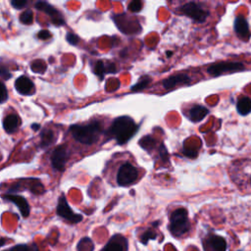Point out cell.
Masks as SVG:
<instances>
[{
    "label": "cell",
    "mask_w": 251,
    "mask_h": 251,
    "mask_svg": "<svg viewBox=\"0 0 251 251\" xmlns=\"http://www.w3.org/2000/svg\"><path fill=\"white\" fill-rule=\"evenodd\" d=\"M93 250H94V243L89 237L81 238L76 245V251H93Z\"/></svg>",
    "instance_id": "obj_22"
},
{
    "label": "cell",
    "mask_w": 251,
    "mask_h": 251,
    "mask_svg": "<svg viewBox=\"0 0 251 251\" xmlns=\"http://www.w3.org/2000/svg\"><path fill=\"white\" fill-rule=\"evenodd\" d=\"M236 110L241 116H246L251 113V99L248 97L240 98L236 103Z\"/></svg>",
    "instance_id": "obj_21"
},
{
    "label": "cell",
    "mask_w": 251,
    "mask_h": 251,
    "mask_svg": "<svg viewBox=\"0 0 251 251\" xmlns=\"http://www.w3.org/2000/svg\"><path fill=\"white\" fill-rule=\"evenodd\" d=\"M34 7L39 10V11H42L46 14H48L52 20V24L57 25V26H60V25H65V20L63 19L61 13L56 9L54 8L51 4L45 2V1H37L35 4H34Z\"/></svg>",
    "instance_id": "obj_10"
},
{
    "label": "cell",
    "mask_w": 251,
    "mask_h": 251,
    "mask_svg": "<svg viewBox=\"0 0 251 251\" xmlns=\"http://www.w3.org/2000/svg\"><path fill=\"white\" fill-rule=\"evenodd\" d=\"M7 99H8V92L5 84L1 81L0 82V102L4 103Z\"/></svg>",
    "instance_id": "obj_31"
},
{
    "label": "cell",
    "mask_w": 251,
    "mask_h": 251,
    "mask_svg": "<svg viewBox=\"0 0 251 251\" xmlns=\"http://www.w3.org/2000/svg\"><path fill=\"white\" fill-rule=\"evenodd\" d=\"M180 11L193 21L197 23H203L209 16V12L203 9L198 3L187 2L180 7Z\"/></svg>",
    "instance_id": "obj_7"
},
{
    "label": "cell",
    "mask_w": 251,
    "mask_h": 251,
    "mask_svg": "<svg viewBox=\"0 0 251 251\" xmlns=\"http://www.w3.org/2000/svg\"><path fill=\"white\" fill-rule=\"evenodd\" d=\"M116 66L113 63H104L103 61H97L94 69H93V73L98 75L100 77V79H102L104 77L105 74L108 73H116Z\"/></svg>",
    "instance_id": "obj_17"
},
{
    "label": "cell",
    "mask_w": 251,
    "mask_h": 251,
    "mask_svg": "<svg viewBox=\"0 0 251 251\" xmlns=\"http://www.w3.org/2000/svg\"><path fill=\"white\" fill-rule=\"evenodd\" d=\"M20 21L24 25H30L33 21V15H32L31 10L27 9V10L24 11L20 16Z\"/></svg>",
    "instance_id": "obj_25"
},
{
    "label": "cell",
    "mask_w": 251,
    "mask_h": 251,
    "mask_svg": "<svg viewBox=\"0 0 251 251\" xmlns=\"http://www.w3.org/2000/svg\"><path fill=\"white\" fill-rule=\"evenodd\" d=\"M208 114H209V110L202 105H194L188 111L189 119L194 123L202 121Z\"/></svg>",
    "instance_id": "obj_19"
},
{
    "label": "cell",
    "mask_w": 251,
    "mask_h": 251,
    "mask_svg": "<svg viewBox=\"0 0 251 251\" xmlns=\"http://www.w3.org/2000/svg\"><path fill=\"white\" fill-rule=\"evenodd\" d=\"M172 54H173V52H172V51H168V52H167V56H168V57H171V56H172Z\"/></svg>",
    "instance_id": "obj_39"
},
{
    "label": "cell",
    "mask_w": 251,
    "mask_h": 251,
    "mask_svg": "<svg viewBox=\"0 0 251 251\" xmlns=\"http://www.w3.org/2000/svg\"><path fill=\"white\" fill-rule=\"evenodd\" d=\"M69 156L70 152L66 145L62 144L57 146L51 155L52 167L59 172H63L65 170V166L69 159Z\"/></svg>",
    "instance_id": "obj_9"
},
{
    "label": "cell",
    "mask_w": 251,
    "mask_h": 251,
    "mask_svg": "<svg viewBox=\"0 0 251 251\" xmlns=\"http://www.w3.org/2000/svg\"><path fill=\"white\" fill-rule=\"evenodd\" d=\"M138 130V126L135 124L133 119L128 116H121L116 118L107 134L115 138L117 143L123 145L126 143Z\"/></svg>",
    "instance_id": "obj_1"
},
{
    "label": "cell",
    "mask_w": 251,
    "mask_h": 251,
    "mask_svg": "<svg viewBox=\"0 0 251 251\" xmlns=\"http://www.w3.org/2000/svg\"><path fill=\"white\" fill-rule=\"evenodd\" d=\"M20 124H21V120L19 116L16 114H10L4 119L3 127L6 132L13 133L18 129Z\"/></svg>",
    "instance_id": "obj_18"
},
{
    "label": "cell",
    "mask_w": 251,
    "mask_h": 251,
    "mask_svg": "<svg viewBox=\"0 0 251 251\" xmlns=\"http://www.w3.org/2000/svg\"><path fill=\"white\" fill-rule=\"evenodd\" d=\"M3 198L8 200V201L13 202L19 208V210H20V212H21V214L24 218L28 217L30 209H29V205H28V203H27V201L25 197H23L21 195H18V194L8 193V194L3 195Z\"/></svg>",
    "instance_id": "obj_12"
},
{
    "label": "cell",
    "mask_w": 251,
    "mask_h": 251,
    "mask_svg": "<svg viewBox=\"0 0 251 251\" xmlns=\"http://www.w3.org/2000/svg\"><path fill=\"white\" fill-rule=\"evenodd\" d=\"M31 128L34 130V131H37L39 128H40V126L38 124H32L31 125Z\"/></svg>",
    "instance_id": "obj_37"
},
{
    "label": "cell",
    "mask_w": 251,
    "mask_h": 251,
    "mask_svg": "<svg viewBox=\"0 0 251 251\" xmlns=\"http://www.w3.org/2000/svg\"><path fill=\"white\" fill-rule=\"evenodd\" d=\"M183 154L188 158H196L198 155L197 150L194 149H183Z\"/></svg>",
    "instance_id": "obj_34"
},
{
    "label": "cell",
    "mask_w": 251,
    "mask_h": 251,
    "mask_svg": "<svg viewBox=\"0 0 251 251\" xmlns=\"http://www.w3.org/2000/svg\"><path fill=\"white\" fill-rule=\"evenodd\" d=\"M11 76H12V74L4 66H1V77L3 79H9Z\"/></svg>",
    "instance_id": "obj_35"
},
{
    "label": "cell",
    "mask_w": 251,
    "mask_h": 251,
    "mask_svg": "<svg viewBox=\"0 0 251 251\" xmlns=\"http://www.w3.org/2000/svg\"><path fill=\"white\" fill-rule=\"evenodd\" d=\"M30 251H39V249L35 244H32L30 245Z\"/></svg>",
    "instance_id": "obj_38"
},
{
    "label": "cell",
    "mask_w": 251,
    "mask_h": 251,
    "mask_svg": "<svg viewBox=\"0 0 251 251\" xmlns=\"http://www.w3.org/2000/svg\"><path fill=\"white\" fill-rule=\"evenodd\" d=\"M159 154H160V157L162 158V160L165 162H169V154H168V151H167V148L165 147L164 144H161L160 147H159Z\"/></svg>",
    "instance_id": "obj_32"
},
{
    "label": "cell",
    "mask_w": 251,
    "mask_h": 251,
    "mask_svg": "<svg viewBox=\"0 0 251 251\" xmlns=\"http://www.w3.org/2000/svg\"><path fill=\"white\" fill-rule=\"evenodd\" d=\"M141 9H142V2L139 1V0L131 1V2L128 4V10L131 11V12H133V13H137V12H139Z\"/></svg>",
    "instance_id": "obj_28"
},
{
    "label": "cell",
    "mask_w": 251,
    "mask_h": 251,
    "mask_svg": "<svg viewBox=\"0 0 251 251\" xmlns=\"http://www.w3.org/2000/svg\"><path fill=\"white\" fill-rule=\"evenodd\" d=\"M156 144H157L156 139L153 138V137L150 136V135H145L144 137H142V138L139 140V145H140L143 149H145V150H147V151L152 150L153 148H155Z\"/></svg>",
    "instance_id": "obj_23"
},
{
    "label": "cell",
    "mask_w": 251,
    "mask_h": 251,
    "mask_svg": "<svg viewBox=\"0 0 251 251\" xmlns=\"http://www.w3.org/2000/svg\"><path fill=\"white\" fill-rule=\"evenodd\" d=\"M50 36H51V33H50L48 30H40V31L37 33V37H38L39 39H42V40L47 39V38H49Z\"/></svg>",
    "instance_id": "obj_36"
},
{
    "label": "cell",
    "mask_w": 251,
    "mask_h": 251,
    "mask_svg": "<svg viewBox=\"0 0 251 251\" xmlns=\"http://www.w3.org/2000/svg\"><path fill=\"white\" fill-rule=\"evenodd\" d=\"M206 243L212 251H226V248H227L226 239L223 236H220L217 234L210 235L206 239Z\"/></svg>",
    "instance_id": "obj_16"
},
{
    "label": "cell",
    "mask_w": 251,
    "mask_h": 251,
    "mask_svg": "<svg viewBox=\"0 0 251 251\" xmlns=\"http://www.w3.org/2000/svg\"><path fill=\"white\" fill-rule=\"evenodd\" d=\"M233 27H234V31L238 37H240L244 41L249 40V38L251 36L250 30H249V25L243 17L238 16L235 18Z\"/></svg>",
    "instance_id": "obj_14"
},
{
    "label": "cell",
    "mask_w": 251,
    "mask_h": 251,
    "mask_svg": "<svg viewBox=\"0 0 251 251\" xmlns=\"http://www.w3.org/2000/svg\"><path fill=\"white\" fill-rule=\"evenodd\" d=\"M138 178V171L130 163L123 164L117 174V182L121 186L133 183Z\"/></svg>",
    "instance_id": "obj_5"
},
{
    "label": "cell",
    "mask_w": 251,
    "mask_h": 251,
    "mask_svg": "<svg viewBox=\"0 0 251 251\" xmlns=\"http://www.w3.org/2000/svg\"><path fill=\"white\" fill-rule=\"evenodd\" d=\"M16 90L23 95H29L34 92V84L33 82L25 75L19 76L15 81Z\"/></svg>",
    "instance_id": "obj_15"
},
{
    "label": "cell",
    "mask_w": 251,
    "mask_h": 251,
    "mask_svg": "<svg viewBox=\"0 0 251 251\" xmlns=\"http://www.w3.org/2000/svg\"><path fill=\"white\" fill-rule=\"evenodd\" d=\"M26 4H27L26 0H12L11 1V5L16 9H22V8L25 7Z\"/></svg>",
    "instance_id": "obj_33"
},
{
    "label": "cell",
    "mask_w": 251,
    "mask_h": 251,
    "mask_svg": "<svg viewBox=\"0 0 251 251\" xmlns=\"http://www.w3.org/2000/svg\"><path fill=\"white\" fill-rule=\"evenodd\" d=\"M23 189H28L33 194H41L44 192V187L41 181L37 178H25L21 179L18 182H15L8 190L11 194L12 192H17Z\"/></svg>",
    "instance_id": "obj_6"
},
{
    "label": "cell",
    "mask_w": 251,
    "mask_h": 251,
    "mask_svg": "<svg viewBox=\"0 0 251 251\" xmlns=\"http://www.w3.org/2000/svg\"><path fill=\"white\" fill-rule=\"evenodd\" d=\"M5 251H30V245L27 244H18L10 249H7Z\"/></svg>",
    "instance_id": "obj_30"
},
{
    "label": "cell",
    "mask_w": 251,
    "mask_h": 251,
    "mask_svg": "<svg viewBox=\"0 0 251 251\" xmlns=\"http://www.w3.org/2000/svg\"><path fill=\"white\" fill-rule=\"evenodd\" d=\"M66 39L72 45H76L79 41V37L76 34H75L74 32H68L66 35Z\"/></svg>",
    "instance_id": "obj_29"
},
{
    "label": "cell",
    "mask_w": 251,
    "mask_h": 251,
    "mask_svg": "<svg viewBox=\"0 0 251 251\" xmlns=\"http://www.w3.org/2000/svg\"><path fill=\"white\" fill-rule=\"evenodd\" d=\"M150 82H151V77L148 75H143L135 84L131 86V91H134V92L141 91L144 88H146Z\"/></svg>",
    "instance_id": "obj_24"
},
{
    "label": "cell",
    "mask_w": 251,
    "mask_h": 251,
    "mask_svg": "<svg viewBox=\"0 0 251 251\" xmlns=\"http://www.w3.org/2000/svg\"><path fill=\"white\" fill-rule=\"evenodd\" d=\"M57 215L72 224H77L82 221V216L79 214H75L71 209L64 194L59 197L57 205Z\"/></svg>",
    "instance_id": "obj_8"
},
{
    "label": "cell",
    "mask_w": 251,
    "mask_h": 251,
    "mask_svg": "<svg viewBox=\"0 0 251 251\" xmlns=\"http://www.w3.org/2000/svg\"><path fill=\"white\" fill-rule=\"evenodd\" d=\"M169 228L175 236H182L189 231L190 224L186 209L178 208L171 214Z\"/></svg>",
    "instance_id": "obj_3"
},
{
    "label": "cell",
    "mask_w": 251,
    "mask_h": 251,
    "mask_svg": "<svg viewBox=\"0 0 251 251\" xmlns=\"http://www.w3.org/2000/svg\"><path fill=\"white\" fill-rule=\"evenodd\" d=\"M157 237V234L156 232L153 230V229H147L146 231H144L141 236H140V241L143 243V244H147V242L150 240V239H155Z\"/></svg>",
    "instance_id": "obj_26"
},
{
    "label": "cell",
    "mask_w": 251,
    "mask_h": 251,
    "mask_svg": "<svg viewBox=\"0 0 251 251\" xmlns=\"http://www.w3.org/2000/svg\"><path fill=\"white\" fill-rule=\"evenodd\" d=\"M191 82V78L186 74H176L175 75L169 76L165 80H163L162 84L165 89H172L176 87L177 84L180 85H186Z\"/></svg>",
    "instance_id": "obj_13"
},
{
    "label": "cell",
    "mask_w": 251,
    "mask_h": 251,
    "mask_svg": "<svg viewBox=\"0 0 251 251\" xmlns=\"http://www.w3.org/2000/svg\"><path fill=\"white\" fill-rule=\"evenodd\" d=\"M55 141V134L52 129L44 128L40 132V147L44 148L51 145Z\"/></svg>",
    "instance_id": "obj_20"
},
{
    "label": "cell",
    "mask_w": 251,
    "mask_h": 251,
    "mask_svg": "<svg viewBox=\"0 0 251 251\" xmlns=\"http://www.w3.org/2000/svg\"><path fill=\"white\" fill-rule=\"evenodd\" d=\"M102 251H127V239L121 234H116L110 238Z\"/></svg>",
    "instance_id": "obj_11"
},
{
    "label": "cell",
    "mask_w": 251,
    "mask_h": 251,
    "mask_svg": "<svg viewBox=\"0 0 251 251\" xmlns=\"http://www.w3.org/2000/svg\"><path fill=\"white\" fill-rule=\"evenodd\" d=\"M70 131L76 141L90 145L98 140L102 127L99 121H93L87 125H73L70 126Z\"/></svg>",
    "instance_id": "obj_2"
},
{
    "label": "cell",
    "mask_w": 251,
    "mask_h": 251,
    "mask_svg": "<svg viewBox=\"0 0 251 251\" xmlns=\"http://www.w3.org/2000/svg\"><path fill=\"white\" fill-rule=\"evenodd\" d=\"M30 68L32 69V71L34 73H43L46 69V65L45 63L42 61V60H35L31 63L30 65Z\"/></svg>",
    "instance_id": "obj_27"
},
{
    "label": "cell",
    "mask_w": 251,
    "mask_h": 251,
    "mask_svg": "<svg viewBox=\"0 0 251 251\" xmlns=\"http://www.w3.org/2000/svg\"><path fill=\"white\" fill-rule=\"evenodd\" d=\"M245 69L244 65L241 62H221L216 63L208 67L207 72L213 76H219L224 74L236 73L243 71Z\"/></svg>",
    "instance_id": "obj_4"
}]
</instances>
